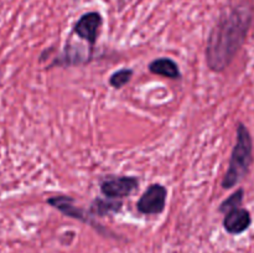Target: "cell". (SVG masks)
<instances>
[{
	"mask_svg": "<svg viewBox=\"0 0 254 253\" xmlns=\"http://www.w3.org/2000/svg\"><path fill=\"white\" fill-rule=\"evenodd\" d=\"M253 20V7L246 0L232 2L221 11L206 45V61L221 72L233 61L245 44Z\"/></svg>",
	"mask_w": 254,
	"mask_h": 253,
	"instance_id": "1",
	"label": "cell"
},
{
	"mask_svg": "<svg viewBox=\"0 0 254 253\" xmlns=\"http://www.w3.org/2000/svg\"><path fill=\"white\" fill-rule=\"evenodd\" d=\"M253 143L247 126L240 123L237 126V139L231 154L230 165L222 180L223 189H231L245 179L253 161Z\"/></svg>",
	"mask_w": 254,
	"mask_h": 253,
	"instance_id": "2",
	"label": "cell"
},
{
	"mask_svg": "<svg viewBox=\"0 0 254 253\" xmlns=\"http://www.w3.org/2000/svg\"><path fill=\"white\" fill-rule=\"evenodd\" d=\"M168 190L161 184H151L136 202V210L143 215H159L166 206Z\"/></svg>",
	"mask_w": 254,
	"mask_h": 253,
	"instance_id": "3",
	"label": "cell"
},
{
	"mask_svg": "<svg viewBox=\"0 0 254 253\" xmlns=\"http://www.w3.org/2000/svg\"><path fill=\"white\" fill-rule=\"evenodd\" d=\"M138 185L135 176H109L101 183V191L106 197L118 200L130 195Z\"/></svg>",
	"mask_w": 254,
	"mask_h": 253,
	"instance_id": "4",
	"label": "cell"
},
{
	"mask_svg": "<svg viewBox=\"0 0 254 253\" xmlns=\"http://www.w3.org/2000/svg\"><path fill=\"white\" fill-rule=\"evenodd\" d=\"M102 24H103V17L98 11H88L77 20L73 31L74 34L78 35V37L93 46L98 39Z\"/></svg>",
	"mask_w": 254,
	"mask_h": 253,
	"instance_id": "5",
	"label": "cell"
},
{
	"mask_svg": "<svg viewBox=\"0 0 254 253\" xmlns=\"http://www.w3.org/2000/svg\"><path fill=\"white\" fill-rule=\"evenodd\" d=\"M252 218L250 211L243 207L228 211L223 218V227L230 235H241L250 228Z\"/></svg>",
	"mask_w": 254,
	"mask_h": 253,
	"instance_id": "6",
	"label": "cell"
},
{
	"mask_svg": "<svg viewBox=\"0 0 254 253\" xmlns=\"http://www.w3.org/2000/svg\"><path fill=\"white\" fill-rule=\"evenodd\" d=\"M47 203L51 205L52 207L57 208L60 212L68 216V217L76 218V220L82 221V222L96 225V223L93 222V220L89 217L88 213H86L83 210H81V208H78L77 206H74V200L72 197H69V196L60 195L55 196V197H50L49 200H47Z\"/></svg>",
	"mask_w": 254,
	"mask_h": 253,
	"instance_id": "7",
	"label": "cell"
},
{
	"mask_svg": "<svg viewBox=\"0 0 254 253\" xmlns=\"http://www.w3.org/2000/svg\"><path fill=\"white\" fill-rule=\"evenodd\" d=\"M149 69H150L151 73L164 76L170 79H178L181 77L178 63L174 60L169 59V57H161V59L154 60L149 64Z\"/></svg>",
	"mask_w": 254,
	"mask_h": 253,
	"instance_id": "8",
	"label": "cell"
},
{
	"mask_svg": "<svg viewBox=\"0 0 254 253\" xmlns=\"http://www.w3.org/2000/svg\"><path fill=\"white\" fill-rule=\"evenodd\" d=\"M122 206H123L122 201L108 197H97L92 201L91 207H89V213L94 216H99V217H104V216L119 212L122 210Z\"/></svg>",
	"mask_w": 254,
	"mask_h": 253,
	"instance_id": "9",
	"label": "cell"
},
{
	"mask_svg": "<svg viewBox=\"0 0 254 253\" xmlns=\"http://www.w3.org/2000/svg\"><path fill=\"white\" fill-rule=\"evenodd\" d=\"M133 77V69L130 68H122L118 69L117 72H114L113 74L109 78V84L114 88L119 89L123 86H126L129 81Z\"/></svg>",
	"mask_w": 254,
	"mask_h": 253,
	"instance_id": "10",
	"label": "cell"
},
{
	"mask_svg": "<svg viewBox=\"0 0 254 253\" xmlns=\"http://www.w3.org/2000/svg\"><path fill=\"white\" fill-rule=\"evenodd\" d=\"M243 195H245V191H243V189H238L236 192H233L230 197L226 198V200L221 203L220 212L227 213L228 211L233 210V208L241 207V203H242V201H243Z\"/></svg>",
	"mask_w": 254,
	"mask_h": 253,
	"instance_id": "11",
	"label": "cell"
}]
</instances>
